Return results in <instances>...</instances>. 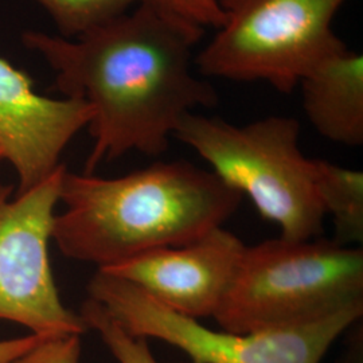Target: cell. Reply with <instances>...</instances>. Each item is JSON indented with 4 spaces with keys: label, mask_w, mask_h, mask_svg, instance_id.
<instances>
[{
    "label": "cell",
    "mask_w": 363,
    "mask_h": 363,
    "mask_svg": "<svg viewBox=\"0 0 363 363\" xmlns=\"http://www.w3.org/2000/svg\"><path fill=\"white\" fill-rule=\"evenodd\" d=\"M203 33L163 3L144 1L77 40L22 34L55 70V88L93 109L85 174L132 151L162 155L184 115L217 105V91L193 72Z\"/></svg>",
    "instance_id": "cell-1"
},
{
    "label": "cell",
    "mask_w": 363,
    "mask_h": 363,
    "mask_svg": "<svg viewBox=\"0 0 363 363\" xmlns=\"http://www.w3.org/2000/svg\"><path fill=\"white\" fill-rule=\"evenodd\" d=\"M66 166L25 193L0 182V320L40 337L82 335L79 313L69 310L52 274L49 244Z\"/></svg>",
    "instance_id": "cell-7"
},
{
    "label": "cell",
    "mask_w": 363,
    "mask_h": 363,
    "mask_svg": "<svg viewBox=\"0 0 363 363\" xmlns=\"http://www.w3.org/2000/svg\"><path fill=\"white\" fill-rule=\"evenodd\" d=\"M298 135L294 117L234 125L194 112L174 132L222 181L252 198L259 214L280 226L281 238L307 241L322 235L325 214L316 189V159L301 152Z\"/></svg>",
    "instance_id": "cell-4"
},
{
    "label": "cell",
    "mask_w": 363,
    "mask_h": 363,
    "mask_svg": "<svg viewBox=\"0 0 363 363\" xmlns=\"http://www.w3.org/2000/svg\"><path fill=\"white\" fill-rule=\"evenodd\" d=\"M46 337L28 334L26 337L0 340V363H11Z\"/></svg>",
    "instance_id": "cell-16"
},
{
    "label": "cell",
    "mask_w": 363,
    "mask_h": 363,
    "mask_svg": "<svg viewBox=\"0 0 363 363\" xmlns=\"http://www.w3.org/2000/svg\"><path fill=\"white\" fill-rule=\"evenodd\" d=\"M50 13L64 38L79 37L128 13L144 1L160 0H38ZM162 3V1H160Z\"/></svg>",
    "instance_id": "cell-12"
},
{
    "label": "cell",
    "mask_w": 363,
    "mask_h": 363,
    "mask_svg": "<svg viewBox=\"0 0 363 363\" xmlns=\"http://www.w3.org/2000/svg\"><path fill=\"white\" fill-rule=\"evenodd\" d=\"M359 303L362 247L279 237L245 247L213 318L223 331L247 334L308 325Z\"/></svg>",
    "instance_id": "cell-3"
},
{
    "label": "cell",
    "mask_w": 363,
    "mask_h": 363,
    "mask_svg": "<svg viewBox=\"0 0 363 363\" xmlns=\"http://www.w3.org/2000/svg\"><path fill=\"white\" fill-rule=\"evenodd\" d=\"M79 316L86 330L94 331L100 337L117 362L160 363L150 349L148 339L135 337L125 331L100 303L86 298L81 307Z\"/></svg>",
    "instance_id": "cell-13"
},
{
    "label": "cell",
    "mask_w": 363,
    "mask_h": 363,
    "mask_svg": "<svg viewBox=\"0 0 363 363\" xmlns=\"http://www.w3.org/2000/svg\"><path fill=\"white\" fill-rule=\"evenodd\" d=\"M81 335L43 337L38 345L11 363H79Z\"/></svg>",
    "instance_id": "cell-14"
},
{
    "label": "cell",
    "mask_w": 363,
    "mask_h": 363,
    "mask_svg": "<svg viewBox=\"0 0 363 363\" xmlns=\"http://www.w3.org/2000/svg\"><path fill=\"white\" fill-rule=\"evenodd\" d=\"M244 250V242L220 226L187 245L156 249L97 271L125 280L169 310L198 320L218 311Z\"/></svg>",
    "instance_id": "cell-8"
},
{
    "label": "cell",
    "mask_w": 363,
    "mask_h": 363,
    "mask_svg": "<svg viewBox=\"0 0 363 363\" xmlns=\"http://www.w3.org/2000/svg\"><path fill=\"white\" fill-rule=\"evenodd\" d=\"M0 160H3V159H1V155H0Z\"/></svg>",
    "instance_id": "cell-17"
},
{
    "label": "cell",
    "mask_w": 363,
    "mask_h": 363,
    "mask_svg": "<svg viewBox=\"0 0 363 363\" xmlns=\"http://www.w3.org/2000/svg\"><path fill=\"white\" fill-rule=\"evenodd\" d=\"M93 118L81 99H50L34 91L26 72L0 57V155L18 175L25 193L49 178L61 155Z\"/></svg>",
    "instance_id": "cell-9"
},
{
    "label": "cell",
    "mask_w": 363,
    "mask_h": 363,
    "mask_svg": "<svg viewBox=\"0 0 363 363\" xmlns=\"http://www.w3.org/2000/svg\"><path fill=\"white\" fill-rule=\"evenodd\" d=\"M242 194L186 160L118 178L66 169L52 240L67 259L105 269L162 247L187 245L229 220Z\"/></svg>",
    "instance_id": "cell-2"
},
{
    "label": "cell",
    "mask_w": 363,
    "mask_h": 363,
    "mask_svg": "<svg viewBox=\"0 0 363 363\" xmlns=\"http://www.w3.org/2000/svg\"><path fill=\"white\" fill-rule=\"evenodd\" d=\"M88 298L132 335L166 342L194 363H320L331 345L363 315L359 303L308 325L247 334L216 331L100 271L88 284Z\"/></svg>",
    "instance_id": "cell-6"
},
{
    "label": "cell",
    "mask_w": 363,
    "mask_h": 363,
    "mask_svg": "<svg viewBox=\"0 0 363 363\" xmlns=\"http://www.w3.org/2000/svg\"><path fill=\"white\" fill-rule=\"evenodd\" d=\"M169 10L195 25L220 28L225 22L218 0H160Z\"/></svg>",
    "instance_id": "cell-15"
},
{
    "label": "cell",
    "mask_w": 363,
    "mask_h": 363,
    "mask_svg": "<svg viewBox=\"0 0 363 363\" xmlns=\"http://www.w3.org/2000/svg\"><path fill=\"white\" fill-rule=\"evenodd\" d=\"M316 189L334 223L333 241L351 247L363 241V174L316 159Z\"/></svg>",
    "instance_id": "cell-11"
},
{
    "label": "cell",
    "mask_w": 363,
    "mask_h": 363,
    "mask_svg": "<svg viewBox=\"0 0 363 363\" xmlns=\"http://www.w3.org/2000/svg\"><path fill=\"white\" fill-rule=\"evenodd\" d=\"M347 0H218L223 25L195 58L208 77L265 81L291 93L313 66L346 46L333 21Z\"/></svg>",
    "instance_id": "cell-5"
},
{
    "label": "cell",
    "mask_w": 363,
    "mask_h": 363,
    "mask_svg": "<svg viewBox=\"0 0 363 363\" xmlns=\"http://www.w3.org/2000/svg\"><path fill=\"white\" fill-rule=\"evenodd\" d=\"M298 86L315 130L333 143L362 145V54L343 46L313 66Z\"/></svg>",
    "instance_id": "cell-10"
}]
</instances>
